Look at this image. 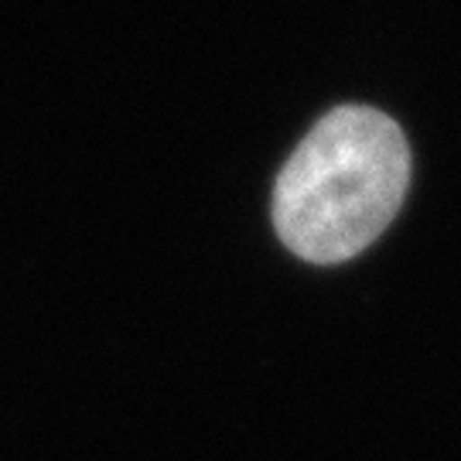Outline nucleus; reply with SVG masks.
<instances>
[{
    "mask_svg": "<svg viewBox=\"0 0 461 461\" xmlns=\"http://www.w3.org/2000/svg\"><path fill=\"white\" fill-rule=\"evenodd\" d=\"M411 144L393 116L342 103L304 133L280 167L270 219L297 260L331 267L369 249L411 188Z\"/></svg>",
    "mask_w": 461,
    "mask_h": 461,
    "instance_id": "1",
    "label": "nucleus"
}]
</instances>
